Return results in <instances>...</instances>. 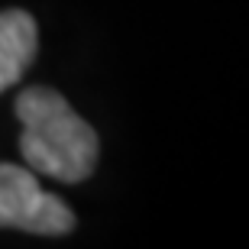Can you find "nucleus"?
I'll return each instance as SVG.
<instances>
[{"label": "nucleus", "mask_w": 249, "mask_h": 249, "mask_svg": "<svg viewBox=\"0 0 249 249\" xmlns=\"http://www.w3.org/2000/svg\"><path fill=\"white\" fill-rule=\"evenodd\" d=\"M39 49L36 19L26 10H3L0 13V91H7L26 74Z\"/></svg>", "instance_id": "nucleus-3"}, {"label": "nucleus", "mask_w": 249, "mask_h": 249, "mask_svg": "<svg viewBox=\"0 0 249 249\" xmlns=\"http://www.w3.org/2000/svg\"><path fill=\"white\" fill-rule=\"evenodd\" d=\"M74 213L68 204L36 181L33 172L0 162V227L36 236H65L74 230Z\"/></svg>", "instance_id": "nucleus-2"}, {"label": "nucleus", "mask_w": 249, "mask_h": 249, "mask_svg": "<svg viewBox=\"0 0 249 249\" xmlns=\"http://www.w3.org/2000/svg\"><path fill=\"white\" fill-rule=\"evenodd\" d=\"M17 120L23 123L19 152L33 172L65 185L88 181L97 168L101 139L88 120L52 88H26L17 97Z\"/></svg>", "instance_id": "nucleus-1"}]
</instances>
